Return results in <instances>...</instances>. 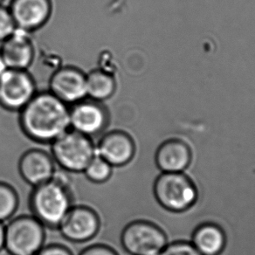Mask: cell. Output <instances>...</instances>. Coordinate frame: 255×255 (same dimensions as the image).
Returning a JSON list of instances; mask_svg holds the SVG:
<instances>
[{"instance_id":"1","label":"cell","mask_w":255,"mask_h":255,"mask_svg":"<svg viewBox=\"0 0 255 255\" xmlns=\"http://www.w3.org/2000/svg\"><path fill=\"white\" fill-rule=\"evenodd\" d=\"M19 125L32 141L52 143L70 129L69 106L48 90L38 91L19 111Z\"/></svg>"},{"instance_id":"2","label":"cell","mask_w":255,"mask_h":255,"mask_svg":"<svg viewBox=\"0 0 255 255\" xmlns=\"http://www.w3.org/2000/svg\"><path fill=\"white\" fill-rule=\"evenodd\" d=\"M32 216L45 227L57 228L71 209V186L54 179L33 187L29 199Z\"/></svg>"},{"instance_id":"3","label":"cell","mask_w":255,"mask_h":255,"mask_svg":"<svg viewBox=\"0 0 255 255\" xmlns=\"http://www.w3.org/2000/svg\"><path fill=\"white\" fill-rule=\"evenodd\" d=\"M152 193L162 208L172 213L190 209L198 199L195 184L184 172H160L153 182Z\"/></svg>"},{"instance_id":"4","label":"cell","mask_w":255,"mask_h":255,"mask_svg":"<svg viewBox=\"0 0 255 255\" xmlns=\"http://www.w3.org/2000/svg\"><path fill=\"white\" fill-rule=\"evenodd\" d=\"M51 144L54 162L69 173H82L96 155L92 138L71 128Z\"/></svg>"},{"instance_id":"5","label":"cell","mask_w":255,"mask_h":255,"mask_svg":"<svg viewBox=\"0 0 255 255\" xmlns=\"http://www.w3.org/2000/svg\"><path fill=\"white\" fill-rule=\"evenodd\" d=\"M45 241V226L35 217H16L5 226L4 248L10 255H37Z\"/></svg>"},{"instance_id":"6","label":"cell","mask_w":255,"mask_h":255,"mask_svg":"<svg viewBox=\"0 0 255 255\" xmlns=\"http://www.w3.org/2000/svg\"><path fill=\"white\" fill-rule=\"evenodd\" d=\"M121 244L129 255H146L162 252L168 243L166 235L149 220H133L127 224L121 234Z\"/></svg>"},{"instance_id":"7","label":"cell","mask_w":255,"mask_h":255,"mask_svg":"<svg viewBox=\"0 0 255 255\" xmlns=\"http://www.w3.org/2000/svg\"><path fill=\"white\" fill-rule=\"evenodd\" d=\"M37 92L35 80L28 70L8 68L0 75V106L4 110L21 111Z\"/></svg>"},{"instance_id":"8","label":"cell","mask_w":255,"mask_h":255,"mask_svg":"<svg viewBox=\"0 0 255 255\" xmlns=\"http://www.w3.org/2000/svg\"><path fill=\"white\" fill-rule=\"evenodd\" d=\"M70 128L92 138L102 134L110 123V114L103 103L86 98L69 106Z\"/></svg>"},{"instance_id":"9","label":"cell","mask_w":255,"mask_h":255,"mask_svg":"<svg viewBox=\"0 0 255 255\" xmlns=\"http://www.w3.org/2000/svg\"><path fill=\"white\" fill-rule=\"evenodd\" d=\"M101 220L95 210L87 206H73L58 229L64 239L74 243L91 241L99 233Z\"/></svg>"},{"instance_id":"10","label":"cell","mask_w":255,"mask_h":255,"mask_svg":"<svg viewBox=\"0 0 255 255\" xmlns=\"http://www.w3.org/2000/svg\"><path fill=\"white\" fill-rule=\"evenodd\" d=\"M48 91L71 106L87 98V74L76 67L63 66L51 75Z\"/></svg>"},{"instance_id":"11","label":"cell","mask_w":255,"mask_h":255,"mask_svg":"<svg viewBox=\"0 0 255 255\" xmlns=\"http://www.w3.org/2000/svg\"><path fill=\"white\" fill-rule=\"evenodd\" d=\"M17 29L31 32L43 27L53 13L52 0H11L9 6Z\"/></svg>"},{"instance_id":"12","label":"cell","mask_w":255,"mask_h":255,"mask_svg":"<svg viewBox=\"0 0 255 255\" xmlns=\"http://www.w3.org/2000/svg\"><path fill=\"white\" fill-rule=\"evenodd\" d=\"M96 155L113 167H124L134 159L136 153L135 141L127 132H107L96 145Z\"/></svg>"},{"instance_id":"13","label":"cell","mask_w":255,"mask_h":255,"mask_svg":"<svg viewBox=\"0 0 255 255\" xmlns=\"http://www.w3.org/2000/svg\"><path fill=\"white\" fill-rule=\"evenodd\" d=\"M52 156L42 149H28L20 156L18 171L25 183L35 187L52 179L56 170Z\"/></svg>"},{"instance_id":"14","label":"cell","mask_w":255,"mask_h":255,"mask_svg":"<svg viewBox=\"0 0 255 255\" xmlns=\"http://www.w3.org/2000/svg\"><path fill=\"white\" fill-rule=\"evenodd\" d=\"M154 159L160 172H184L191 164V148L183 139L170 137L156 147Z\"/></svg>"},{"instance_id":"15","label":"cell","mask_w":255,"mask_h":255,"mask_svg":"<svg viewBox=\"0 0 255 255\" xmlns=\"http://www.w3.org/2000/svg\"><path fill=\"white\" fill-rule=\"evenodd\" d=\"M0 54L8 68L28 70L35 57V47L29 32L17 29L1 43Z\"/></svg>"},{"instance_id":"16","label":"cell","mask_w":255,"mask_h":255,"mask_svg":"<svg viewBox=\"0 0 255 255\" xmlns=\"http://www.w3.org/2000/svg\"><path fill=\"white\" fill-rule=\"evenodd\" d=\"M191 242L202 255H219L226 248L227 238L220 226L205 222L195 227Z\"/></svg>"},{"instance_id":"17","label":"cell","mask_w":255,"mask_h":255,"mask_svg":"<svg viewBox=\"0 0 255 255\" xmlns=\"http://www.w3.org/2000/svg\"><path fill=\"white\" fill-rule=\"evenodd\" d=\"M117 87L113 75L103 69H94L87 74V98L104 103L115 95Z\"/></svg>"},{"instance_id":"18","label":"cell","mask_w":255,"mask_h":255,"mask_svg":"<svg viewBox=\"0 0 255 255\" xmlns=\"http://www.w3.org/2000/svg\"><path fill=\"white\" fill-rule=\"evenodd\" d=\"M18 193L10 184L0 182V222L10 220L18 207Z\"/></svg>"},{"instance_id":"19","label":"cell","mask_w":255,"mask_h":255,"mask_svg":"<svg viewBox=\"0 0 255 255\" xmlns=\"http://www.w3.org/2000/svg\"><path fill=\"white\" fill-rule=\"evenodd\" d=\"M88 180L95 184H103L110 179L113 173V167L101 156H94L82 172Z\"/></svg>"},{"instance_id":"20","label":"cell","mask_w":255,"mask_h":255,"mask_svg":"<svg viewBox=\"0 0 255 255\" xmlns=\"http://www.w3.org/2000/svg\"><path fill=\"white\" fill-rule=\"evenodd\" d=\"M17 30L9 7L0 4V43L8 39Z\"/></svg>"},{"instance_id":"21","label":"cell","mask_w":255,"mask_h":255,"mask_svg":"<svg viewBox=\"0 0 255 255\" xmlns=\"http://www.w3.org/2000/svg\"><path fill=\"white\" fill-rule=\"evenodd\" d=\"M162 255H202L191 241H177L170 242L162 251Z\"/></svg>"},{"instance_id":"22","label":"cell","mask_w":255,"mask_h":255,"mask_svg":"<svg viewBox=\"0 0 255 255\" xmlns=\"http://www.w3.org/2000/svg\"><path fill=\"white\" fill-rule=\"evenodd\" d=\"M79 255H119L115 249L104 244L89 246L83 249Z\"/></svg>"},{"instance_id":"23","label":"cell","mask_w":255,"mask_h":255,"mask_svg":"<svg viewBox=\"0 0 255 255\" xmlns=\"http://www.w3.org/2000/svg\"><path fill=\"white\" fill-rule=\"evenodd\" d=\"M37 255H74L69 248L63 245L50 244L44 246Z\"/></svg>"},{"instance_id":"24","label":"cell","mask_w":255,"mask_h":255,"mask_svg":"<svg viewBox=\"0 0 255 255\" xmlns=\"http://www.w3.org/2000/svg\"><path fill=\"white\" fill-rule=\"evenodd\" d=\"M4 241H5V226L2 222H0V251L4 248Z\"/></svg>"},{"instance_id":"25","label":"cell","mask_w":255,"mask_h":255,"mask_svg":"<svg viewBox=\"0 0 255 255\" xmlns=\"http://www.w3.org/2000/svg\"><path fill=\"white\" fill-rule=\"evenodd\" d=\"M7 69V66H6V64H5L4 60H3V58H2L1 54H0V75H3Z\"/></svg>"},{"instance_id":"26","label":"cell","mask_w":255,"mask_h":255,"mask_svg":"<svg viewBox=\"0 0 255 255\" xmlns=\"http://www.w3.org/2000/svg\"><path fill=\"white\" fill-rule=\"evenodd\" d=\"M146 255H162V252H155V253H151V254Z\"/></svg>"},{"instance_id":"27","label":"cell","mask_w":255,"mask_h":255,"mask_svg":"<svg viewBox=\"0 0 255 255\" xmlns=\"http://www.w3.org/2000/svg\"><path fill=\"white\" fill-rule=\"evenodd\" d=\"M1 2H2V0H0V4H1Z\"/></svg>"}]
</instances>
